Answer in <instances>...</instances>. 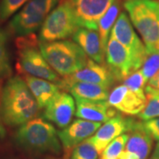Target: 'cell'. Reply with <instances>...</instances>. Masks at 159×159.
I'll return each mask as SVG.
<instances>
[{
    "label": "cell",
    "mask_w": 159,
    "mask_h": 159,
    "mask_svg": "<svg viewBox=\"0 0 159 159\" xmlns=\"http://www.w3.org/2000/svg\"><path fill=\"white\" fill-rule=\"evenodd\" d=\"M24 80L38 103L40 110L45 109L61 92V86L47 80L24 75Z\"/></svg>",
    "instance_id": "d6986e66"
},
{
    "label": "cell",
    "mask_w": 159,
    "mask_h": 159,
    "mask_svg": "<svg viewBox=\"0 0 159 159\" xmlns=\"http://www.w3.org/2000/svg\"><path fill=\"white\" fill-rule=\"evenodd\" d=\"M61 0H29L11 18L9 30L18 37L34 34Z\"/></svg>",
    "instance_id": "52a82bcc"
},
{
    "label": "cell",
    "mask_w": 159,
    "mask_h": 159,
    "mask_svg": "<svg viewBox=\"0 0 159 159\" xmlns=\"http://www.w3.org/2000/svg\"><path fill=\"white\" fill-rule=\"evenodd\" d=\"M18 66L24 75H29L63 85V80L51 68L39 48V41L34 34L18 38Z\"/></svg>",
    "instance_id": "5b68a950"
},
{
    "label": "cell",
    "mask_w": 159,
    "mask_h": 159,
    "mask_svg": "<svg viewBox=\"0 0 159 159\" xmlns=\"http://www.w3.org/2000/svg\"><path fill=\"white\" fill-rule=\"evenodd\" d=\"M147 81L153 78L159 72V52L148 53L141 69Z\"/></svg>",
    "instance_id": "4316f807"
},
{
    "label": "cell",
    "mask_w": 159,
    "mask_h": 159,
    "mask_svg": "<svg viewBox=\"0 0 159 159\" xmlns=\"http://www.w3.org/2000/svg\"><path fill=\"white\" fill-rule=\"evenodd\" d=\"M47 159H56V158H53V157H48Z\"/></svg>",
    "instance_id": "d6a6232c"
},
{
    "label": "cell",
    "mask_w": 159,
    "mask_h": 159,
    "mask_svg": "<svg viewBox=\"0 0 159 159\" xmlns=\"http://www.w3.org/2000/svg\"><path fill=\"white\" fill-rule=\"evenodd\" d=\"M145 94L147 98L146 104L142 112L138 115V118L142 121L159 118V90L147 85Z\"/></svg>",
    "instance_id": "7402d4cb"
},
{
    "label": "cell",
    "mask_w": 159,
    "mask_h": 159,
    "mask_svg": "<svg viewBox=\"0 0 159 159\" xmlns=\"http://www.w3.org/2000/svg\"><path fill=\"white\" fill-rule=\"evenodd\" d=\"M105 59L108 68L118 80H125L140 69L130 51L111 35L105 51Z\"/></svg>",
    "instance_id": "9c48e42d"
},
{
    "label": "cell",
    "mask_w": 159,
    "mask_h": 159,
    "mask_svg": "<svg viewBox=\"0 0 159 159\" xmlns=\"http://www.w3.org/2000/svg\"><path fill=\"white\" fill-rule=\"evenodd\" d=\"M101 126L99 122H92L83 119H75L69 125L61 131H58V137L64 149L68 154L81 142L86 141L96 134Z\"/></svg>",
    "instance_id": "4fadbf2b"
},
{
    "label": "cell",
    "mask_w": 159,
    "mask_h": 159,
    "mask_svg": "<svg viewBox=\"0 0 159 159\" xmlns=\"http://www.w3.org/2000/svg\"><path fill=\"white\" fill-rule=\"evenodd\" d=\"M149 159H159V142L156 145V148L154 149V152L152 153Z\"/></svg>",
    "instance_id": "4dcf8cb0"
},
{
    "label": "cell",
    "mask_w": 159,
    "mask_h": 159,
    "mask_svg": "<svg viewBox=\"0 0 159 159\" xmlns=\"http://www.w3.org/2000/svg\"><path fill=\"white\" fill-rule=\"evenodd\" d=\"M146 101V94L135 93L124 84L114 88L107 100L111 107L129 116H138L145 107Z\"/></svg>",
    "instance_id": "7c38bea8"
},
{
    "label": "cell",
    "mask_w": 159,
    "mask_h": 159,
    "mask_svg": "<svg viewBox=\"0 0 159 159\" xmlns=\"http://www.w3.org/2000/svg\"><path fill=\"white\" fill-rule=\"evenodd\" d=\"M124 7L141 34L147 52H159L158 0L128 1L125 2Z\"/></svg>",
    "instance_id": "277c9868"
},
{
    "label": "cell",
    "mask_w": 159,
    "mask_h": 159,
    "mask_svg": "<svg viewBox=\"0 0 159 159\" xmlns=\"http://www.w3.org/2000/svg\"><path fill=\"white\" fill-rule=\"evenodd\" d=\"M111 36L130 51L136 61L137 66L141 68L148 52L144 43L137 35L130 18L125 12H120L111 32Z\"/></svg>",
    "instance_id": "ba28073f"
},
{
    "label": "cell",
    "mask_w": 159,
    "mask_h": 159,
    "mask_svg": "<svg viewBox=\"0 0 159 159\" xmlns=\"http://www.w3.org/2000/svg\"><path fill=\"white\" fill-rule=\"evenodd\" d=\"M14 141L19 148L31 155L59 154L61 151L58 132L48 120L40 118L20 125Z\"/></svg>",
    "instance_id": "7a4b0ae2"
},
{
    "label": "cell",
    "mask_w": 159,
    "mask_h": 159,
    "mask_svg": "<svg viewBox=\"0 0 159 159\" xmlns=\"http://www.w3.org/2000/svg\"><path fill=\"white\" fill-rule=\"evenodd\" d=\"M158 1H159V0H158Z\"/></svg>",
    "instance_id": "836d02e7"
},
{
    "label": "cell",
    "mask_w": 159,
    "mask_h": 159,
    "mask_svg": "<svg viewBox=\"0 0 159 159\" xmlns=\"http://www.w3.org/2000/svg\"><path fill=\"white\" fill-rule=\"evenodd\" d=\"M128 1H138V0H125V2H128Z\"/></svg>",
    "instance_id": "1f68e13d"
},
{
    "label": "cell",
    "mask_w": 159,
    "mask_h": 159,
    "mask_svg": "<svg viewBox=\"0 0 159 159\" xmlns=\"http://www.w3.org/2000/svg\"><path fill=\"white\" fill-rule=\"evenodd\" d=\"M141 125L153 140L159 142V118L142 121Z\"/></svg>",
    "instance_id": "f1b7e54d"
},
{
    "label": "cell",
    "mask_w": 159,
    "mask_h": 159,
    "mask_svg": "<svg viewBox=\"0 0 159 159\" xmlns=\"http://www.w3.org/2000/svg\"><path fill=\"white\" fill-rule=\"evenodd\" d=\"M99 154L89 138L73 149L71 159H97Z\"/></svg>",
    "instance_id": "484cf974"
},
{
    "label": "cell",
    "mask_w": 159,
    "mask_h": 159,
    "mask_svg": "<svg viewBox=\"0 0 159 159\" xmlns=\"http://www.w3.org/2000/svg\"><path fill=\"white\" fill-rule=\"evenodd\" d=\"M116 80L107 66L95 62L90 58L85 66L73 75L63 80L64 82H88L103 86L110 89Z\"/></svg>",
    "instance_id": "2e32d148"
},
{
    "label": "cell",
    "mask_w": 159,
    "mask_h": 159,
    "mask_svg": "<svg viewBox=\"0 0 159 159\" xmlns=\"http://www.w3.org/2000/svg\"><path fill=\"white\" fill-rule=\"evenodd\" d=\"M135 120L131 118H125L117 114L112 119L104 122L96 134L89 138L98 154H101L104 148L116 138L132 130Z\"/></svg>",
    "instance_id": "8fae6325"
},
{
    "label": "cell",
    "mask_w": 159,
    "mask_h": 159,
    "mask_svg": "<svg viewBox=\"0 0 159 159\" xmlns=\"http://www.w3.org/2000/svg\"><path fill=\"white\" fill-rule=\"evenodd\" d=\"M152 146V137L142 128L141 121L135 120L119 159H148Z\"/></svg>",
    "instance_id": "9a60e30c"
},
{
    "label": "cell",
    "mask_w": 159,
    "mask_h": 159,
    "mask_svg": "<svg viewBox=\"0 0 159 159\" xmlns=\"http://www.w3.org/2000/svg\"><path fill=\"white\" fill-rule=\"evenodd\" d=\"M62 89H66L76 99L89 101H107L110 96L108 88L88 82H64Z\"/></svg>",
    "instance_id": "ffe728a7"
},
{
    "label": "cell",
    "mask_w": 159,
    "mask_h": 159,
    "mask_svg": "<svg viewBox=\"0 0 159 159\" xmlns=\"http://www.w3.org/2000/svg\"><path fill=\"white\" fill-rule=\"evenodd\" d=\"M43 110V118L46 120L64 129L71 124L76 112V103L72 95L61 91Z\"/></svg>",
    "instance_id": "5bb4252c"
},
{
    "label": "cell",
    "mask_w": 159,
    "mask_h": 159,
    "mask_svg": "<svg viewBox=\"0 0 159 159\" xmlns=\"http://www.w3.org/2000/svg\"><path fill=\"white\" fill-rule=\"evenodd\" d=\"M148 85L151 86V87H153L154 89L159 90V72L154 76L152 79L148 80Z\"/></svg>",
    "instance_id": "f546056e"
},
{
    "label": "cell",
    "mask_w": 159,
    "mask_h": 159,
    "mask_svg": "<svg viewBox=\"0 0 159 159\" xmlns=\"http://www.w3.org/2000/svg\"><path fill=\"white\" fill-rule=\"evenodd\" d=\"M75 103V116L92 122H106L119 114L118 111L111 107L107 101H89L76 98Z\"/></svg>",
    "instance_id": "e0dca14e"
},
{
    "label": "cell",
    "mask_w": 159,
    "mask_h": 159,
    "mask_svg": "<svg viewBox=\"0 0 159 159\" xmlns=\"http://www.w3.org/2000/svg\"><path fill=\"white\" fill-rule=\"evenodd\" d=\"M148 83L141 70L134 72L124 80V85L140 95H145V88Z\"/></svg>",
    "instance_id": "83f0119b"
},
{
    "label": "cell",
    "mask_w": 159,
    "mask_h": 159,
    "mask_svg": "<svg viewBox=\"0 0 159 159\" xmlns=\"http://www.w3.org/2000/svg\"><path fill=\"white\" fill-rule=\"evenodd\" d=\"M6 43V34L0 29V83L11 78L12 73Z\"/></svg>",
    "instance_id": "603a6c76"
},
{
    "label": "cell",
    "mask_w": 159,
    "mask_h": 159,
    "mask_svg": "<svg viewBox=\"0 0 159 159\" xmlns=\"http://www.w3.org/2000/svg\"><path fill=\"white\" fill-rule=\"evenodd\" d=\"M117 0H70L80 28L96 30L98 22Z\"/></svg>",
    "instance_id": "30bf717a"
},
{
    "label": "cell",
    "mask_w": 159,
    "mask_h": 159,
    "mask_svg": "<svg viewBox=\"0 0 159 159\" xmlns=\"http://www.w3.org/2000/svg\"><path fill=\"white\" fill-rule=\"evenodd\" d=\"M80 28L70 0H61L47 16L40 29V43L55 42L71 37Z\"/></svg>",
    "instance_id": "8992f818"
},
{
    "label": "cell",
    "mask_w": 159,
    "mask_h": 159,
    "mask_svg": "<svg viewBox=\"0 0 159 159\" xmlns=\"http://www.w3.org/2000/svg\"><path fill=\"white\" fill-rule=\"evenodd\" d=\"M39 48L51 68L65 78L83 68L89 61L83 50L75 42L70 40L39 42Z\"/></svg>",
    "instance_id": "3957f363"
},
{
    "label": "cell",
    "mask_w": 159,
    "mask_h": 159,
    "mask_svg": "<svg viewBox=\"0 0 159 159\" xmlns=\"http://www.w3.org/2000/svg\"><path fill=\"white\" fill-rule=\"evenodd\" d=\"M29 0H0V21L16 14Z\"/></svg>",
    "instance_id": "d4e9b609"
},
{
    "label": "cell",
    "mask_w": 159,
    "mask_h": 159,
    "mask_svg": "<svg viewBox=\"0 0 159 159\" xmlns=\"http://www.w3.org/2000/svg\"><path fill=\"white\" fill-rule=\"evenodd\" d=\"M39 106L22 77L15 75L6 80L0 91V119L15 127L35 118Z\"/></svg>",
    "instance_id": "6da1fadb"
},
{
    "label": "cell",
    "mask_w": 159,
    "mask_h": 159,
    "mask_svg": "<svg viewBox=\"0 0 159 159\" xmlns=\"http://www.w3.org/2000/svg\"><path fill=\"white\" fill-rule=\"evenodd\" d=\"M73 40L90 59L104 65L105 51L102 49L99 33L96 30L79 28L73 35Z\"/></svg>",
    "instance_id": "ac0fdd59"
},
{
    "label": "cell",
    "mask_w": 159,
    "mask_h": 159,
    "mask_svg": "<svg viewBox=\"0 0 159 159\" xmlns=\"http://www.w3.org/2000/svg\"><path fill=\"white\" fill-rule=\"evenodd\" d=\"M120 11V4L119 0H117L112 6L110 7L106 13L102 16V18L98 22V32L100 35V39L102 43L103 51H106V47L108 43L109 38L111 35V29L113 28L114 24L119 17Z\"/></svg>",
    "instance_id": "44dd1931"
},
{
    "label": "cell",
    "mask_w": 159,
    "mask_h": 159,
    "mask_svg": "<svg viewBox=\"0 0 159 159\" xmlns=\"http://www.w3.org/2000/svg\"><path fill=\"white\" fill-rule=\"evenodd\" d=\"M127 140L128 134H126L116 138L104 148V150L101 153L100 159H119Z\"/></svg>",
    "instance_id": "cb8c5ba5"
}]
</instances>
